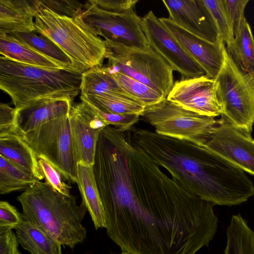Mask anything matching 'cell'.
<instances>
[{
    "label": "cell",
    "mask_w": 254,
    "mask_h": 254,
    "mask_svg": "<svg viewBox=\"0 0 254 254\" xmlns=\"http://www.w3.org/2000/svg\"><path fill=\"white\" fill-rule=\"evenodd\" d=\"M106 46V66L110 70L127 75L167 97L174 84V70L150 46L146 49L118 44Z\"/></svg>",
    "instance_id": "cell-7"
},
{
    "label": "cell",
    "mask_w": 254,
    "mask_h": 254,
    "mask_svg": "<svg viewBox=\"0 0 254 254\" xmlns=\"http://www.w3.org/2000/svg\"><path fill=\"white\" fill-rule=\"evenodd\" d=\"M160 19L190 57L202 67L205 75L215 79L223 63L225 43L222 40L212 43L186 31L169 18L161 17Z\"/></svg>",
    "instance_id": "cell-16"
},
{
    "label": "cell",
    "mask_w": 254,
    "mask_h": 254,
    "mask_svg": "<svg viewBox=\"0 0 254 254\" xmlns=\"http://www.w3.org/2000/svg\"><path fill=\"white\" fill-rule=\"evenodd\" d=\"M226 234L225 254H254V231L240 214L232 217Z\"/></svg>",
    "instance_id": "cell-25"
},
{
    "label": "cell",
    "mask_w": 254,
    "mask_h": 254,
    "mask_svg": "<svg viewBox=\"0 0 254 254\" xmlns=\"http://www.w3.org/2000/svg\"><path fill=\"white\" fill-rule=\"evenodd\" d=\"M100 8L114 13H125L135 10L138 0H91Z\"/></svg>",
    "instance_id": "cell-37"
},
{
    "label": "cell",
    "mask_w": 254,
    "mask_h": 254,
    "mask_svg": "<svg viewBox=\"0 0 254 254\" xmlns=\"http://www.w3.org/2000/svg\"><path fill=\"white\" fill-rule=\"evenodd\" d=\"M166 98L200 115L215 118L223 113L215 81L206 75L181 78L174 83Z\"/></svg>",
    "instance_id": "cell-14"
},
{
    "label": "cell",
    "mask_w": 254,
    "mask_h": 254,
    "mask_svg": "<svg viewBox=\"0 0 254 254\" xmlns=\"http://www.w3.org/2000/svg\"><path fill=\"white\" fill-rule=\"evenodd\" d=\"M17 110L6 103L0 104V136L17 133Z\"/></svg>",
    "instance_id": "cell-36"
},
{
    "label": "cell",
    "mask_w": 254,
    "mask_h": 254,
    "mask_svg": "<svg viewBox=\"0 0 254 254\" xmlns=\"http://www.w3.org/2000/svg\"><path fill=\"white\" fill-rule=\"evenodd\" d=\"M80 92L83 96L115 94L131 98L119 85L106 66L94 67L82 73Z\"/></svg>",
    "instance_id": "cell-23"
},
{
    "label": "cell",
    "mask_w": 254,
    "mask_h": 254,
    "mask_svg": "<svg viewBox=\"0 0 254 254\" xmlns=\"http://www.w3.org/2000/svg\"><path fill=\"white\" fill-rule=\"evenodd\" d=\"M222 1L235 36L245 18L244 11L249 0H222Z\"/></svg>",
    "instance_id": "cell-34"
},
{
    "label": "cell",
    "mask_w": 254,
    "mask_h": 254,
    "mask_svg": "<svg viewBox=\"0 0 254 254\" xmlns=\"http://www.w3.org/2000/svg\"><path fill=\"white\" fill-rule=\"evenodd\" d=\"M72 101L68 99L51 100L17 110V132L26 133L56 119L68 116Z\"/></svg>",
    "instance_id": "cell-18"
},
{
    "label": "cell",
    "mask_w": 254,
    "mask_h": 254,
    "mask_svg": "<svg viewBox=\"0 0 254 254\" xmlns=\"http://www.w3.org/2000/svg\"><path fill=\"white\" fill-rule=\"evenodd\" d=\"M16 235L9 228H0V254H20Z\"/></svg>",
    "instance_id": "cell-38"
},
{
    "label": "cell",
    "mask_w": 254,
    "mask_h": 254,
    "mask_svg": "<svg viewBox=\"0 0 254 254\" xmlns=\"http://www.w3.org/2000/svg\"><path fill=\"white\" fill-rule=\"evenodd\" d=\"M203 1L212 15L220 39L228 46L234 41V35L222 0Z\"/></svg>",
    "instance_id": "cell-30"
},
{
    "label": "cell",
    "mask_w": 254,
    "mask_h": 254,
    "mask_svg": "<svg viewBox=\"0 0 254 254\" xmlns=\"http://www.w3.org/2000/svg\"><path fill=\"white\" fill-rule=\"evenodd\" d=\"M18 241L31 254H63L62 244L34 224L24 220L16 229Z\"/></svg>",
    "instance_id": "cell-22"
},
{
    "label": "cell",
    "mask_w": 254,
    "mask_h": 254,
    "mask_svg": "<svg viewBox=\"0 0 254 254\" xmlns=\"http://www.w3.org/2000/svg\"><path fill=\"white\" fill-rule=\"evenodd\" d=\"M130 137L186 190L214 205L240 204L254 195L245 172L204 146L145 129L132 130Z\"/></svg>",
    "instance_id": "cell-2"
},
{
    "label": "cell",
    "mask_w": 254,
    "mask_h": 254,
    "mask_svg": "<svg viewBox=\"0 0 254 254\" xmlns=\"http://www.w3.org/2000/svg\"><path fill=\"white\" fill-rule=\"evenodd\" d=\"M38 162L46 184L62 194L70 197L71 187L66 184L62 179L61 174L48 162L38 158Z\"/></svg>",
    "instance_id": "cell-31"
},
{
    "label": "cell",
    "mask_w": 254,
    "mask_h": 254,
    "mask_svg": "<svg viewBox=\"0 0 254 254\" xmlns=\"http://www.w3.org/2000/svg\"><path fill=\"white\" fill-rule=\"evenodd\" d=\"M36 32L57 46L70 60L72 70L83 73L102 66L107 49L81 16L68 17L40 5L35 16Z\"/></svg>",
    "instance_id": "cell-5"
},
{
    "label": "cell",
    "mask_w": 254,
    "mask_h": 254,
    "mask_svg": "<svg viewBox=\"0 0 254 254\" xmlns=\"http://www.w3.org/2000/svg\"><path fill=\"white\" fill-rule=\"evenodd\" d=\"M77 184L82 202L93 221L96 229L106 227L102 202L94 177L93 166L77 164Z\"/></svg>",
    "instance_id": "cell-21"
},
{
    "label": "cell",
    "mask_w": 254,
    "mask_h": 254,
    "mask_svg": "<svg viewBox=\"0 0 254 254\" xmlns=\"http://www.w3.org/2000/svg\"><path fill=\"white\" fill-rule=\"evenodd\" d=\"M17 133L38 158L48 162L67 181L77 183L78 163L71 135L69 115L44 124L26 133Z\"/></svg>",
    "instance_id": "cell-9"
},
{
    "label": "cell",
    "mask_w": 254,
    "mask_h": 254,
    "mask_svg": "<svg viewBox=\"0 0 254 254\" xmlns=\"http://www.w3.org/2000/svg\"><path fill=\"white\" fill-rule=\"evenodd\" d=\"M244 172L254 175V139L225 118L218 124L203 145Z\"/></svg>",
    "instance_id": "cell-12"
},
{
    "label": "cell",
    "mask_w": 254,
    "mask_h": 254,
    "mask_svg": "<svg viewBox=\"0 0 254 254\" xmlns=\"http://www.w3.org/2000/svg\"><path fill=\"white\" fill-rule=\"evenodd\" d=\"M81 17L96 35L103 37L106 45L118 44L140 49L149 47L142 28L141 18L135 10L109 12L89 0L84 3Z\"/></svg>",
    "instance_id": "cell-10"
},
{
    "label": "cell",
    "mask_w": 254,
    "mask_h": 254,
    "mask_svg": "<svg viewBox=\"0 0 254 254\" xmlns=\"http://www.w3.org/2000/svg\"><path fill=\"white\" fill-rule=\"evenodd\" d=\"M127 161L137 202L106 228L122 252L196 254L208 246L218 227L215 205L169 177L143 151Z\"/></svg>",
    "instance_id": "cell-1"
},
{
    "label": "cell",
    "mask_w": 254,
    "mask_h": 254,
    "mask_svg": "<svg viewBox=\"0 0 254 254\" xmlns=\"http://www.w3.org/2000/svg\"><path fill=\"white\" fill-rule=\"evenodd\" d=\"M9 35L54 60L64 69L72 70L69 58L57 46L43 36L36 32Z\"/></svg>",
    "instance_id": "cell-28"
},
{
    "label": "cell",
    "mask_w": 254,
    "mask_h": 254,
    "mask_svg": "<svg viewBox=\"0 0 254 254\" xmlns=\"http://www.w3.org/2000/svg\"><path fill=\"white\" fill-rule=\"evenodd\" d=\"M226 49L243 71L254 76V37L246 17L235 35L234 41Z\"/></svg>",
    "instance_id": "cell-24"
},
{
    "label": "cell",
    "mask_w": 254,
    "mask_h": 254,
    "mask_svg": "<svg viewBox=\"0 0 254 254\" xmlns=\"http://www.w3.org/2000/svg\"><path fill=\"white\" fill-rule=\"evenodd\" d=\"M107 68L119 85L130 98L144 107L156 104L165 98L162 94L148 85L123 73L111 71Z\"/></svg>",
    "instance_id": "cell-29"
},
{
    "label": "cell",
    "mask_w": 254,
    "mask_h": 254,
    "mask_svg": "<svg viewBox=\"0 0 254 254\" xmlns=\"http://www.w3.org/2000/svg\"><path fill=\"white\" fill-rule=\"evenodd\" d=\"M81 100L86 101L105 112L121 114H136L141 116L145 107L129 97L115 94L80 95Z\"/></svg>",
    "instance_id": "cell-26"
},
{
    "label": "cell",
    "mask_w": 254,
    "mask_h": 254,
    "mask_svg": "<svg viewBox=\"0 0 254 254\" xmlns=\"http://www.w3.org/2000/svg\"><path fill=\"white\" fill-rule=\"evenodd\" d=\"M32 175L0 156V193L26 190L39 182Z\"/></svg>",
    "instance_id": "cell-27"
},
{
    "label": "cell",
    "mask_w": 254,
    "mask_h": 254,
    "mask_svg": "<svg viewBox=\"0 0 254 254\" xmlns=\"http://www.w3.org/2000/svg\"><path fill=\"white\" fill-rule=\"evenodd\" d=\"M162 2L169 18L180 27L212 43L222 40L203 0H167Z\"/></svg>",
    "instance_id": "cell-15"
},
{
    "label": "cell",
    "mask_w": 254,
    "mask_h": 254,
    "mask_svg": "<svg viewBox=\"0 0 254 254\" xmlns=\"http://www.w3.org/2000/svg\"><path fill=\"white\" fill-rule=\"evenodd\" d=\"M141 26L149 46L178 71L182 79L205 75L202 67L187 53L152 10L141 17Z\"/></svg>",
    "instance_id": "cell-11"
},
{
    "label": "cell",
    "mask_w": 254,
    "mask_h": 254,
    "mask_svg": "<svg viewBox=\"0 0 254 254\" xmlns=\"http://www.w3.org/2000/svg\"><path fill=\"white\" fill-rule=\"evenodd\" d=\"M223 63L214 79L221 115L235 127L251 134L254 124V76L243 71L223 47Z\"/></svg>",
    "instance_id": "cell-6"
},
{
    "label": "cell",
    "mask_w": 254,
    "mask_h": 254,
    "mask_svg": "<svg viewBox=\"0 0 254 254\" xmlns=\"http://www.w3.org/2000/svg\"><path fill=\"white\" fill-rule=\"evenodd\" d=\"M129 254L128 253H125V252H122L121 254Z\"/></svg>",
    "instance_id": "cell-39"
},
{
    "label": "cell",
    "mask_w": 254,
    "mask_h": 254,
    "mask_svg": "<svg viewBox=\"0 0 254 254\" xmlns=\"http://www.w3.org/2000/svg\"><path fill=\"white\" fill-rule=\"evenodd\" d=\"M82 74L34 66L0 56V88L17 110L51 100L72 101L80 92Z\"/></svg>",
    "instance_id": "cell-4"
},
{
    "label": "cell",
    "mask_w": 254,
    "mask_h": 254,
    "mask_svg": "<svg viewBox=\"0 0 254 254\" xmlns=\"http://www.w3.org/2000/svg\"><path fill=\"white\" fill-rule=\"evenodd\" d=\"M39 0H0V33L35 32Z\"/></svg>",
    "instance_id": "cell-17"
},
{
    "label": "cell",
    "mask_w": 254,
    "mask_h": 254,
    "mask_svg": "<svg viewBox=\"0 0 254 254\" xmlns=\"http://www.w3.org/2000/svg\"><path fill=\"white\" fill-rule=\"evenodd\" d=\"M24 221L22 214L6 201H0V228L16 229Z\"/></svg>",
    "instance_id": "cell-35"
},
{
    "label": "cell",
    "mask_w": 254,
    "mask_h": 254,
    "mask_svg": "<svg viewBox=\"0 0 254 254\" xmlns=\"http://www.w3.org/2000/svg\"><path fill=\"white\" fill-rule=\"evenodd\" d=\"M41 7L68 17H76L82 15L84 3L77 0H40Z\"/></svg>",
    "instance_id": "cell-32"
},
{
    "label": "cell",
    "mask_w": 254,
    "mask_h": 254,
    "mask_svg": "<svg viewBox=\"0 0 254 254\" xmlns=\"http://www.w3.org/2000/svg\"><path fill=\"white\" fill-rule=\"evenodd\" d=\"M88 103L108 126H113L121 131L130 129L139 119L140 116L136 114L121 115L105 112Z\"/></svg>",
    "instance_id": "cell-33"
},
{
    "label": "cell",
    "mask_w": 254,
    "mask_h": 254,
    "mask_svg": "<svg viewBox=\"0 0 254 254\" xmlns=\"http://www.w3.org/2000/svg\"><path fill=\"white\" fill-rule=\"evenodd\" d=\"M159 134L203 146L218 124L215 118L200 115L165 98L145 107L141 115Z\"/></svg>",
    "instance_id": "cell-8"
},
{
    "label": "cell",
    "mask_w": 254,
    "mask_h": 254,
    "mask_svg": "<svg viewBox=\"0 0 254 254\" xmlns=\"http://www.w3.org/2000/svg\"><path fill=\"white\" fill-rule=\"evenodd\" d=\"M24 220L28 221L70 248L82 243L87 231L82 224L87 208L77 205L71 194L66 196L49 185L39 181L17 197Z\"/></svg>",
    "instance_id": "cell-3"
},
{
    "label": "cell",
    "mask_w": 254,
    "mask_h": 254,
    "mask_svg": "<svg viewBox=\"0 0 254 254\" xmlns=\"http://www.w3.org/2000/svg\"><path fill=\"white\" fill-rule=\"evenodd\" d=\"M72 104L69 114L70 128L78 163L93 166L98 140L108 125L87 102Z\"/></svg>",
    "instance_id": "cell-13"
},
{
    "label": "cell",
    "mask_w": 254,
    "mask_h": 254,
    "mask_svg": "<svg viewBox=\"0 0 254 254\" xmlns=\"http://www.w3.org/2000/svg\"><path fill=\"white\" fill-rule=\"evenodd\" d=\"M0 56L30 65L52 70L65 69L54 60L3 33H0Z\"/></svg>",
    "instance_id": "cell-20"
},
{
    "label": "cell",
    "mask_w": 254,
    "mask_h": 254,
    "mask_svg": "<svg viewBox=\"0 0 254 254\" xmlns=\"http://www.w3.org/2000/svg\"><path fill=\"white\" fill-rule=\"evenodd\" d=\"M0 156L29 173L39 181L44 178L36 154L17 133L0 136Z\"/></svg>",
    "instance_id": "cell-19"
}]
</instances>
